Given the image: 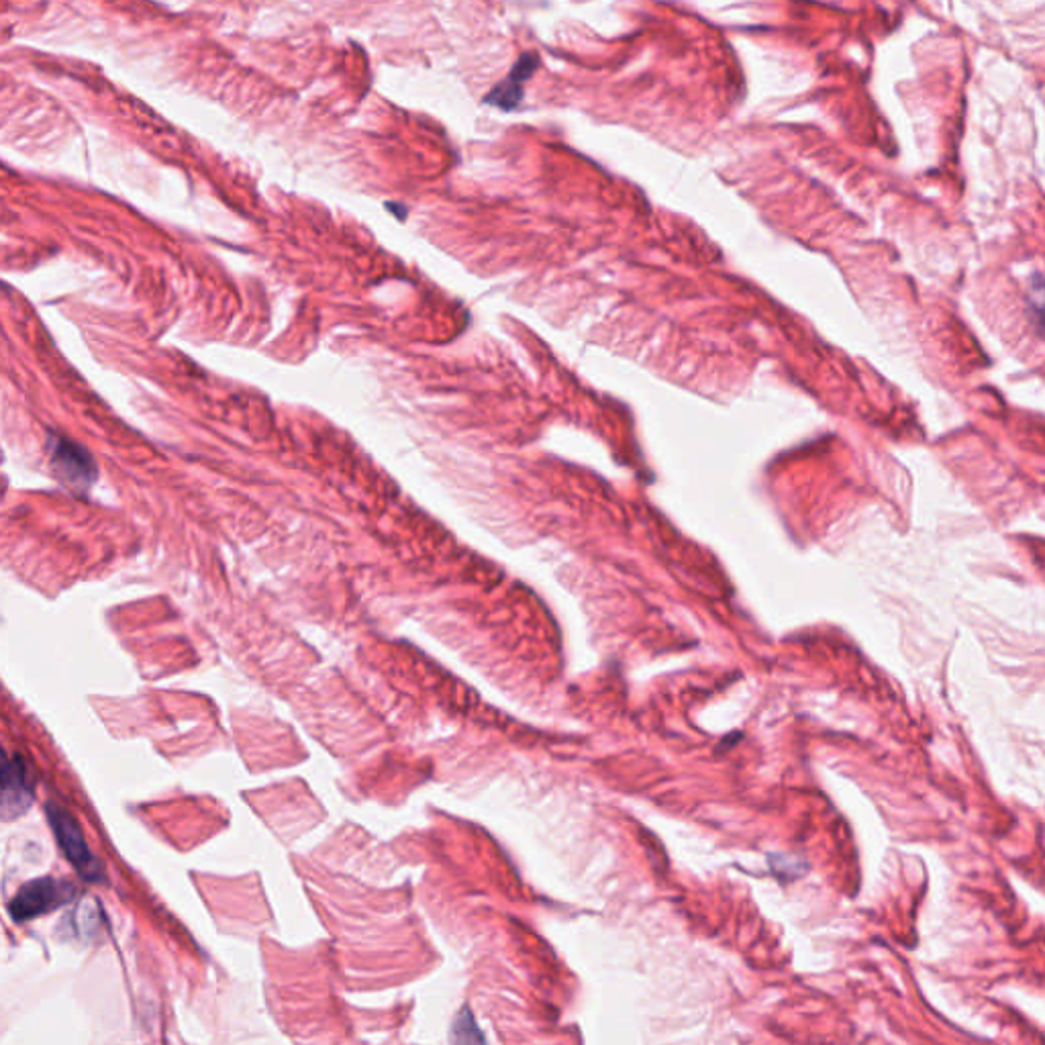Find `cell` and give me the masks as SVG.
<instances>
[{"mask_svg": "<svg viewBox=\"0 0 1045 1045\" xmlns=\"http://www.w3.org/2000/svg\"><path fill=\"white\" fill-rule=\"evenodd\" d=\"M46 813H48V821L53 829L55 840L60 843L70 864L76 868V872L88 882H101L104 878L101 861L97 860V856L90 852L85 833L76 823V819L70 815L68 810L62 809L55 803H48Z\"/></svg>", "mask_w": 1045, "mask_h": 1045, "instance_id": "6da1fadb", "label": "cell"}, {"mask_svg": "<svg viewBox=\"0 0 1045 1045\" xmlns=\"http://www.w3.org/2000/svg\"><path fill=\"white\" fill-rule=\"evenodd\" d=\"M74 896L76 889L70 882L55 878H37L18 889V893L9 903V912L13 921L25 923L66 905Z\"/></svg>", "mask_w": 1045, "mask_h": 1045, "instance_id": "7a4b0ae2", "label": "cell"}, {"mask_svg": "<svg viewBox=\"0 0 1045 1045\" xmlns=\"http://www.w3.org/2000/svg\"><path fill=\"white\" fill-rule=\"evenodd\" d=\"M48 455H50L51 470L70 489H88L95 482L97 478L95 459L76 441L58 433H50Z\"/></svg>", "mask_w": 1045, "mask_h": 1045, "instance_id": "3957f363", "label": "cell"}, {"mask_svg": "<svg viewBox=\"0 0 1045 1045\" xmlns=\"http://www.w3.org/2000/svg\"><path fill=\"white\" fill-rule=\"evenodd\" d=\"M35 801L34 766L21 754L7 756L2 766V817L17 819Z\"/></svg>", "mask_w": 1045, "mask_h": 1045, "instance_id": "277c9868", "label": "cell"}, {"mask_svg": "<svg viewBox=\"0 0 1045 1045\" xmlns=\"http://www.w3.org/2000/svg\"><path fill=\"white\" fill-rule=\"evenodd\" d=\"M536 64H538L536 58L522 55L519 64L511 72L508 80H505L503 85L496 86V88L490 92L487 101L496 104V106H503V109H513V106L519 102V99H521V85L531 76V72L536 70Z\"/></svg>", "mask_w": 1045, "mask_h": 1045, "instance_id": "5b68a950", "label": "cell"}, {"mask_svg": "<svg viewBox=\"0 0 1045 1045\" xmlns=\"http://www.w3.org/2000/svg\"><path fill=\"white\" fill-rule=\"evenodd\" d=\"M452 1042L454 1045H487V1040L482 1031L476 1025L473 1012L468 1007H464L455 1017L454 1028H452Z\"/></svg>", "mask_w": 1045, "mask_h": 1045, "instance_id": "8992f818", "label": "cell"}, {"mask_svg": "<svg viewBox=\"0 0 1045 1045\" xmlns=\"http://www.w3.org/2000/svg\"><path fill=\"white\" fill-rule=\"evenodd\" d=\"M1029 313H1031V320H1033L1037 333L1045 338V280L1042 276H1035L1031 280Z\"/></svg>", "mask_w": 1045, "mask_h": 1045, "instance_id": "52a82bcc", "label": "cell"}]
</instances>
